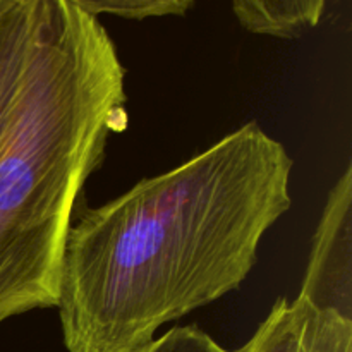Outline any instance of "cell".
Wrapping results in <instances>:
<instances>
[{
    "mask_svg": "<svg viewBox=\"0 0 352 352\" xmlns=\"http://www.w3.org/2000/svg\"><path fill=\"white\" fill-rule=\"evenodd\" d=\"M6 2H7V0H0V9H2L3 3H6Z\"/></svg>",
    "mask_w": 352,
    "mask_h": 352,
    "instance_id": "9",
    "label": "cell"
},
{
    "mask_svg": "<svg viewBox=\"0 0 352 352\" xmlns=\"http://www.w3.org/2000/svg\"><path fill=\"white\" fill-rule=\"evenodd\" d=\"M41 9L43 0H7L0 9V148L19 100Z\"/></svg>",
    "mask_w": 352,
    "mask_h": 352,
    "instance_id": "5",
    "label": "cell"
},
{
    "mask_svg": "<svg viewBox=\"0 0 352 352\" xmlns=\"http://www.w3.org/2000/svg\"><path fill=\"white\" fill-rule=\"evenodd\" d=\"M284 144L248 122L71 227L58 318L67 352H134L241 287L292 205Z\"/></svg>",
    "mask_w": 352,
    "mask_h": 352,
    "instance_id": "1",
    "label": "cell"
},
{
    "mask_svg": "<svg viewBox=\"0 0 352 352\" xmlns=\"http://www.w3.org/2000/svg\"><path fill=\"white\" fill-rule=\"evenodd\" d=\"M298 298L352 322V165L330 189Z\"/></svg>",
    "mask_w": 352,
    "mask_h": 352,
    "instance_id": "3",
    "label": "cell"
},
{
    "mask_svg": "<svg viewBox=\"0 0 352 352\" xmlns=\"http://www.w3.org/2000/svg\"><path fill=\"white\" fill-rule=\"evenodd\" d=\"M126 71L98 19L43 0L23 88L0 148V322L57 308L82 186L126 131Z\"/></svg>",
    "mask_w": 352,
    "mask_h": 352,
    "instance_id": "2",
    "label": "cell"
},
{
    "mask_svg": "<svg viewBox=\"0 0 352 352\" xmlns=\"http://www.w3.org/2000/svg\"><path fill=\"white\" fill-rule=\"evenodd\" d=\"M329 0H230L244 30L260 36L296 40L318 26Z\"/></svg>",
    "mask_w": 352,
    "mask_h": 352,
    "instance_id": "6",
    "label": "cell"
},
{
    "mask_svg": "<svg viewBox=\"0 0 352 352\" xmlns=\"http://www.w3.org/2000/svg\"><path fill=\"white\" fill-rule=\"evenodd\" d=\"M74 9L88 16H110L124 19H148V17L184 16L192 7L195 0H64Z\"/></svg>",
    "mask_w": 352,
    "mask_h": 352,
    "instance_id": "7",
    "label": "cell"
},
{
    "mask_svg": "<svg viewBox=\"0 0 352 352\" xmlns=\"http://www.w3.org/2000/svg\"><path fill=\"white\" fill-rule=\"evenodd\" d=\"M134 352H236L227 351L195 325L175 327Z\"/></svg>",
    "mask_w": 352,
    "mask_h": 352,
    "instance_id": "8",
    "label": "cell"
},
{
    "mask_svg": "<svg viewBox=\"0 0 352 352\" xmlns=\"http://www.w3.org/2000/svg\"><path fill=\"white\" fill-rule=\"evenodd\" d=\"M236 352H352V322L301 298H280Z\"/></svg>",
    "mask_w": 352,
    "mask_h": 352,
    "instance_id": "4",
    "label": "cell"
}]
</instances>
